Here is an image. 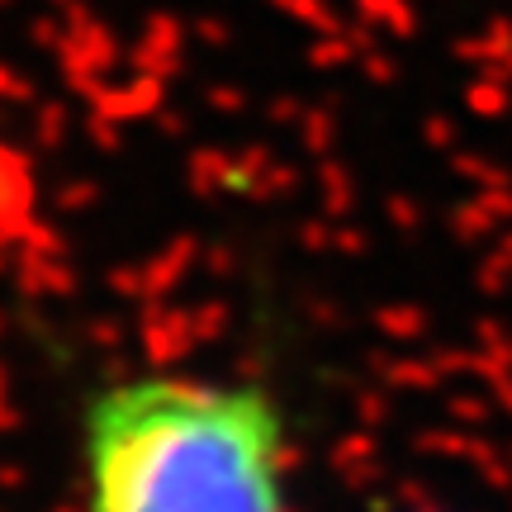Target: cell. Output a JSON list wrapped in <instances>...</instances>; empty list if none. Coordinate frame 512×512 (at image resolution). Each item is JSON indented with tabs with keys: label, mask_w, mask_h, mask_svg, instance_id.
Returning <instances> with one entry per match:
<instances>
[{
	"label": "cell",
	"mask_w": 512,
	"mask_h": 512,
	"mask_svg": "<svg viewBox=\"0 0 512 512\" xmlns=\"http://www.w3.org/2000/svg\"><path fill=\"white\" fill-rule=\"evenodd\" d=\"M91 512H285V422L256 389L119 384L91 408Z\"/></svg>",
	"instance_id": "1"
}]
</instances>
